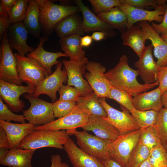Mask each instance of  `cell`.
<instances>
[{
  "label": "cell",
  "mask_w": 167,
  "mask_h": 167,
  "mask_svg": "<svg viewBox=\"0 0 167 167\" xmlns=\"http://www.w3.org/2000/svg\"><path fill=\"white\" fill-rule=\"evenodd\" d=\"M104 75L112 87L126 91L133 97L159 85L158 80L148 84L139 83L137 79L138 73L137 70L129 66L128 58L125 55L121 56L114 68L109 70Z\"/></svg>",
  "instance_id": "obj_1"
},
{
  "label": "cell",
  "mask_w": 167,
  "mask_h": 167,
  "mask_svg": "<svg viewBox=\"0 0 167 167\" xmlns=\"http://www.w3.org/2000/svg\"><path fill=\"white\" fill-rule=\"evenodd\" d=\"M69 135L65 130H34L22 140L19 148L34 150L45 147L63 149Z\"/></svg>",
  "instance_id": "obj_2"
},
{
  "label": "cell",
  "mask_w": 167,
  "mask_h": 167,
  "mask_svg": "<svg viewBox=\"0 0 167 167\" xmlns=\"http://www.w3.org/2000/svg\"><path fill=\"white\" fill-rule=\"evenodd\" d=\"M40 9V22L44 36L50 35L55 25L64 18L80 11L77 6L55 4L48 0H36Z\"/></svg>",
  "instance_id": "obj_3"
},
{
  "label": "cell",
  "mask_w": 167,
  "mask_h": 167,
  "mask_svg": "<svg viewBox=\"0 0 167 167\" xmlns=\"http://www.w3.org/2000/svg\"><path fill=\"white\" fill-rule=\"evenodd\" d=\"M66 131L69 135H75L79 148L85 152L100 161L110 158L109 148L111 141L90 134L84 130L78 131L74 129Z\"/></svg>",
  "instance_id": "obj_4"
},
{
  "label": "cell",
  "mask_w": 167,
  "mask_h": 167,
  "mask_svg": "<svg viewBox=\"0 0 167 167\" xmlns=\"http://www.w3.org/2000/svg\"><path fill=\"white\" fill-rule=\"evenodd\" d=\"M144 128L119 135L112 141L109 148L110 158L122 167H127L130 155L139 143L141 133Z\"/></svg>",
  "instance_id": "obj_5"
},
{
  "label": "cell",
  "mask_w": 167,
  "mask_h": 167,
  "mask_svg": "<svg viewBox=\"0 0 167 167\" xmlns=\"http://www.w3.org/2000/svg\"><path fill=\"white\" fill-rule=\"evenodd\" d=\"M30 104L27 109L23 110L26 120L36 126L45 125L55 120L53 103L47 102L35 96L33 94L25 93L23 95Z\"/></svg>",
  "instance_id": "obj_6"
},
{
  "label": "cell",
  "mask_w": 167,
  "mask_h": 167,
  "mask_svg": "<svg viewBox=\"0 0 167 167\" xmlns=\"http://www.w3.org/2000/svg\"><path fill=\"white\" fill-rule=\"evenodd\" d=\"M19 78L22 82L35 88L48 75L47 71L34 60L14 54Z\"/></svg>",
  "instance_id": "obj_7"
},
{
  "label": "cell",
  "mask_w": 167,
  "mask_h": 167,
  "mask_svg": "<svg viewBox=\"0 0 167 167\" xmlns=\"http://www.w3.org/2000/svg\"><path fill=\"white\" fill-rule=\"evenodd\" d=\"M0 46V80L18 85H22L17 69L14 54L9 45L6 30L1 38Z\"/></svg>",
  "instance_id": "obj_8"
},
{
  "label": "cell",
  "mask_w": 167,
  "mask_h": 167,
  "mask_svg": "<svg viewBox=\"0 0 167 167\" xmlns=\"http://www.w3.org/2000/svg\"><path fill=\"white\" fill-rule=\"evenodd\" d=\"M100 103L105 110L108 116L104 118L119 131V135L127 133L140 129L130 111L120 105L122 111L112 107L106 102V98L99 97Z\"/></svg>",
  "instance_id": "obj_9"
},
{
  "label": "cell",
  "mask_w": 167,
  "mask_h": 167,
  "mask_svg": "<svg viewBox=\"0 0 167 167\" xmlns=\"http://www.w3.org/2000/svg\"><path fill=\"white\" fill-rule=\"evenodd\" d=\"M88 62L85 57L77 60L63 59L62 61L67 74V85L77 88L80 92V96H87L93 92L88 81L83 77Z\"/></svg>",
  "instance_id": "obj_10"
},
{
  "label": "cell",
  "mask_w": 167,
  "mask_h": 167,
  "mask_svg": "<svg viewBox=\"0 0 167 167\" xmlns=\"http://www.w3.org/2000/svg\"><path fill=\"white\" fill-rule=\"evenodd\" d=\"M91 114L87 110L76 105L66 115L45 125L36 126L34 130H45L68 131L82 127L88 122Z\"/></svg>",
  "instance_id": "obj_11"
},
{
  "label": "cell",
  "mask_w": 167,
  "mask_h": 167,
  "mask_svg": "<svg viewBox=\"0 0 167 167\" xmlns=\"http://www.w3.org/2000/svg\"><path fill=\"white\" fill-rule=\"evenodd\" d=\"M88 72L84 76L99 97L109 98L111 86L104 75L106 68L99 62L90 61L85 66Z\"/></svg>",
  "instance_id": "obj_12"
},
{
  "label": "cell",
  "mask_w": 167,
  "mask_h": 167,
  "mask_svg": "<svg viewBox=\"0 0 167 167\" xmlns=\"http://www.w3.org/2000/svg\"><path fill=\"white\" fill-rule=\"evenodd\" d=\"M35 89L29 85H18L0 80V97L12 111L16 113L23 111L25 107L20 96L24 93L33 94Z\"/></svg>",
  "instance_id": "obj_13"
},
{
  "label": "cell",
  "mask_w": 167,
  "mask_h": 167,
  "mask_svg": "<svg viewBox=\"0 0 167 167\" xmlns=\"http://www.w3.org/2000/svg\"><path fill=\"white\" fill-rule=\"evenodd\" d=\"M117 7L127 17L126 28L136 22L142 21L161 22L167 9L166 4L157 6L153 11L137 8L126 4H120Z\"/></svg>",
  "instance_id": "obj_14"
},
{
  "label": "cell",
  "mask_w": 167,
  "mask_h": 167,
  "mask_svg": "<svg viewBox=\"0 0 167 167\" xmlns=\"http://www.w3.org/2000/svg\"><path fill=\"white\" fill-rule=\"evenodd\" d=\"M62 63L60 61L55 71L47 76L36 88L33 95L38 97L41 94L47 95L54 102L57 101L56 94L64 83L67 82V75L65 68L62 70Z\"/></svg>",
  "instance_id": "obj_15"
},
{
  "label": "cell",
  "mask_w": 167,
  "mask_h": 167,
  "mask_svg": "<svg viewBox=\"0 0 167 167\" xmlns=\"http://www.w3.org/2000/svg\"><path fill=\"white\" fill-rule=\"evenodd\" d=\"M75 3L81 12L84 32L99 31L104 33L106 36L113 38L117 35V32L110 25L99 18L86 6L81 0H76Z\"/></svg>",
  "instance_id": "obj_16"
},
{
  "label": "cell",
  "mask_w": 167,
  "mask_h": 167,
  "mask_svg": "<svg viewBox=\"0 0 167 167\" xmlns=\"http://www.w3.org/2000/svg\"><path fill=\"white\" fill-rule=\"evenodd\" d=\"M152 44L145 47L139 59L135 63L139 75L146 84L157 80V76L159 66L153 58Z\"/></svg>",
  "instance_id": "obj_17"
},
{
  "label": "cell",
  "mask_w": 167,
  "mask_h": 167,
  "mask_svg": "<svg viewBox=\"0 0 167 167\" xmlns=\"http://www.w3.org/2000/svg\"><path fill=\"white\" fill-rule=\"evenodd\" d=\"M137 25L142 29L146 39L150 40L154 48V54L160 66L167 65V42L152 28L148 22H139Z\"/></svg>",
  "instance_id": "obj_18"
},
{
  "label": "cell",
  "mask_w": 167,
  "mask_h": 167,
  "mask_svg": "<svg viewBox=\"0 0 167 167\" xmlns=\"http://www.w3.org/2000/svg\"><path fill=\"white\" fill-rule=\"evenodd\" d=\"M63 149L73 167H105L100 160L83 151L70 138L64 144Z\"/></svg>",
  "instance_id": "obj_19"
},
{
  "label": "cell",
  "mask_w": 167,
  "mask_h": 167,
  "mask_svg": "<svg viewBox=\"0 0 167 167\" xmlns=\"http://www.w3.org/2000/svg\"><path fill=\"white\" fill-rule=\"evenodd\" d=\"M6 30L8 41L12 50H16L19 54L25 56L35 49L27 43L28 32L23 22L12 24Z\"/></svg>",
  "instance_id": "obj_20"
},
{
  "label": "cell",
  "mask_w": 167,
  "mask_h": 167,
  "mask_svg": "<svg viewBox=\"0 0 167 167\" xmlns=\"http://www.w3.org/2000/svg\"><path fill=\"white\" fill-rule=\"evenodd\" d=\"M48 40V36H43L39 38V43L37 48L32 52L27 54V57L37 62L47 71L48 75L52 74V67L57 65L60 61L57 59L61 57H68L64 53L52 52L45 50L43 48L44 42Z\"/></svg>",
  "instance_id": "obj_21"
},
{
  "label": "cell",
  "mask_w": 167,
  "mask_h": 167,
  "mask_svg": "<svg viewBox=\"0 0 167 167\" xmlns=\"http://www.w3.org/2000/svg\"><path fill=\"white\" fill-rule=\"evenodd\" d=\"M84 130L91 131L101 138L113 141L119 135L118 130L104 117L90 115L87 123L81 127Z\"/></svg>",
  "instance_id": "obj_22"
},
{
  "label": "cell",
  "mask_w": 167,
  "mask_h": 167,
  "mask_svg": "<svg viewBox=\"0 0 167 167\" xmlns=\"http://www.w3.org/2000/svg\"><path fill=\"white\" fill-rule=\"evenodd\" d=\"M35 126L29 122L15 123L0 120V127L6 134L10 150L19 148L22 140L34 130Z\"/></svg>",
  "instance_id": "obj_23"
},
{
  "label": "cell",
  "mask_w": 167,
  "mask_h": 167,
  "mask_svg": "<svg viewBox=\"0 0 167 167\" xmlns=\"http://www.w3.org/2000/svg\"><path fill=\"white\" fill-rule=\"evenodd\" d=\"M162 94L159 86L151 91L140 93L133 98L134 107L139 111L153 109L159 112L164 106Z\"/></svg>",
  "instance_id": "obj_24"
},
{
  "label": "cell",
  "mask_w": 167,
  "mask_h": 167,
  "mask_svg": "<svg viewBox=\"0 0 167 167\" xmlns=\"http://www.w3.org/2000/svg\"><path fill=\"white\" fill-rule=\"evenodd\" d=\"M35 151L20 148L10 149L0 159V164L9 167H32L31 161Z\"/></svg>",
  "instance_id": "obj_25"
},
{
  "label": "cell",
  "mask_w": 167,
  "mask_h": 167,
  "mask_svg": "<svg viewBox=\"0 0 167 167\" xmlns=\"http://www.w3.org/2000/svg\"><path fill=\"white\" fill-rule=\"evenodd\" d=\"M123 44L130 47L140 58L145 48L146 40L142 29L134 24L121 33Z\"/></svg>",
  "instance_id": "obj_26"
},
{
  "label": "cell",
  "mask_w": 167,
  "mask_h": 167,
  "mask_svg": "<svg viewBox=\"0 0 167 167\" xmlns=\"http://www.w3.org/2000/svg\"><path fill=\"white\" fill-rule=\"evenodd\" d=\"M77 13L66 17L55 26L54 30L60 39L73 35H84L83 20Z\"/></svg>",
  "instance_id": "obj_27"
},
{
  "label": "cell",
  "mask_w": 167,
  "mask_h": 167,
  "mask_svg": "<svg viewBox=\"0 0 167 167\" xmlns=\"http://www.w3.org/2000/svg\"><path fill=\"white\" fill-rule=\"evenodd\" d=\"M23 23L28 33L36 38L41 37L40 9L36 0H29Z\"/></svg>",
  "instance_id": "obj_28"
},
{
  "label": "cell",
  "mask_w": 167,
  "mask_h": 167,
  "mask_svg": "<svg viewBox=\"0 0 167 167\" xmlns=\"http://www.w3.org/2000/svg\"><path fill=\"white\" fill-rule=\"evenodd\" d=\"M80 36L70 35L60 39L59 42L62 50L71 60H77L85 58V52L81 45Z\"/></svg>",
  "instance_id": "obj_29"
},
{
  "label": "cell",
  "mask_w": 167,
  "mask_h": 167,
  "mask_svg": "<svg viewBox=\"0 0 167 167\" xmlns=\"http://www.w3.org/2000/svg\"><path fill=\"white\" fill-rule=\"evenodd\" d=\"M97 16L121 33L126 29L127 17L118 7L112 8L108 12L98 14Z\"/></svg>",
  "instance_id": "obj_30"
},
{
  "label": "cell",
  "mask_w": 167,
  "mask_h": 167,
  "mask_svg": "<svg viewBox=\"0 0 167 167\" xmlns=\"http://www.w3.org/2000/svg\"><path fill=\"white\" fill-rule=\"evenodd\" d=\"M99 97L94 92L87 96H80L76 105L88 111L91 115L106 118L107 113L99 100Z\"/></svg>",
  "instance_id": "obj_31"
},
{
  "label": "cell",
  "mask_w": 167,
  "mask_h": 167,
  "mask_svg": "<svg viewBox=\"0 0 167 167\" xmlns=\"http://www.w3.org/2000/svg\"><path fill=\"white\" fill-rule=\"evenodd\" d=\"M130 113L135 122L140 128L155 126L159 114V112L153 109L139 111L135 108Z\"/></svg>",
  "instance_id": "obj_32"
},
{
  "label": "cell",
  "mask_w": 167,
  "mask_h": 167,
  "mask_svg": "<svg viewBox=\"0 0 167 167\" xmlns=\"http://www.w3.org/2000/svg\"><path fill=\"white\" fill-rule=\"evenodd\" d=\"M150 151L149 148L139 142L130 155L127 167H138L148 159Z\"/></svg>",
  "instance_id": "obj_33"
},
{
  "label": "cell",
  "mask_w": 167,
  "mask_h": 167,
  "mask_svg": "<svg viewBox=\"0 0 167 167\" xmlns=\"http://www.w3.org/2000/svg\"><path fill=\"white\" fill-rule=\"evenodd\" d=\"M139 142L151 150L154 147L162 144L155 126L144 128L140 135Z\"/></svg>",
  "instance_id": "obj_34"
},
{
  "label": "cell",
  "mask_w": 167,
  "mask_h": 167,
  "mask_svg": "<svg viewBox=\"0 0 167 167\" xmlns=\"http://www.w3.org/2000/svg\"><path fill=\"white\" fill-rule=\"evenodd\" d=\"M148 159L152 167H167V152L162 144L151 150Z\"/></svg>",
  "instance_id": "obj_35"
},
{
  "label": "cell",
  "mask_w": 167,
  "mask_h": 167,
  "mask_svg": "<svg viewBox=\"0 0 167 167\" xmlns=\"http://www.w3.org/2000/svg\"><path fill=\"white\" fill-rule=\"evenodd\" d=\"M109 98L115 100L130 112L134 109L132 96L126 91L117 89L111 86Z\"/></svg>",
  "instance_id": "obj_36"
},
{
  "label": "cell",
  "mask_w": 167,
  "mask_h": 167,
  "mask_svg": "<svg viewBox=\"0 0 167 167\" xmlns=\"http://www.w3.org/2000/svg\"><path fill=\"white\" fill-rule=\"evenodd\" d=\"M29 0H16L10 12L9 18L12 24L23 22L28 9Z\"/></svg>",
  "instance_id": "obj_37"
},
{
  "label": "cell",
  "mask_w": 167,
  "mask_h": 167,
  "mask_svg": "<svg viewBox=\"0 0 167 167\" xmlns=\"http://www.w3.org/2000/svg\"><path fill=\"white\" fill-rule=\"evenodd\" d=\"M162 145L167 144V108L164 107L159 112L155 126Z\"/></svg>",
  "instance_id": "obj_38"
},
{
  "label": "cell",
  "mask_w": 167,
  "mask_h": 167,
  "mask_svg": "<svg viewBox=\"0 0 167 167\" xmlns=\"http://www.w3.org/2000/svg\"><path fill=\"white\" fill-rule=\"evenodd\" d=\"M93 11L97 15L109 11L121 4L120 0H89Z\"/></svg>",
  "instance_id": "obj_39"
},
{
  "label": "cell",
  "mask_w": 167,
  "mask_h": 167,
  "mask_svg": "<svg viewBox=\"0 0 167 167\" xmlns=\"http://www.w3.org/2000/svg\"><path fill=\"white\" fill-rule=\"evenodd\" d=\"M0 120L10 122L11 121L25 123V119L23 114H17L12 112L7 105L0 98Z\"/></svg>",
  "instance_id": "obj_40"
},
{
  "label": "cell",
  "mask_w": 167,
  "mask_h": 167,
  "mask_svg": "<svg viewBox=\"0 0 167 167\" xmlns=\"http://www.w3.org/2000/svg\"><path fill=\"white\" fill-rule=\"evenodd\" d=\"M76 106V102L58 100L53 103V110L55 118H61L68 114Z\"/></svg>",
  "instance_id": "obj_41"
},
{
  "label": "cell",
  "mask_w": 167,
  "mask_h": 167,
  "mask_svg": "<svg viewBox=\"0 0 167 167\" xmlns=\"http://www.w3.org/2000/svg\"><path fill=\"white\" fill-rule=\"evenodd\" d=\"M60 97L58 100L70 102H76L81 94L80 91L76 88L69 85L61 86L58 91Z\"/></svg>",
  "instance_id": "obj_42"
},
{
  "label": "cell",
  "mask_w": 167,
  "mask_h": 167,
  "mask_svg": "<svg viewBox=\"0 0 167 167\" xmlns=\"http://www.w3.org/2000/svg\"><path fill=\"white\" fill-rule=\"evenodd\" d=\"M121 4H126L141 9L151 6L155 9L159 5L165 4L166 0H120Z\"/></svg>",
  "instance_id": "obj_43"
},
{
  "label": "cell",
  "mask_w": 167,
  "mask_h": 167,
  "mask_svg": "<svg viewBox=\"0 0 167 167\" xmlns=\"http://www.w3.org/2000/svg\"><path fill=\"white\" fill-rule=\"evenodd\" d=\"M157 77L163 93L167 92V65L159 66Z\"/></svg>",
  "instance_id": "obj_44"
},
{
  "label": "cell",
  "mask_w": 167,
  "mask_h": 167,
  "mask_svg": "<svg viewBox=\"0 0 167 167\" xmlns=\"http://www.w3.org/2000/svg\"><path fill=\"white\" fill-rule=\"evenodd\" d=\"M10 149L9 143L6 134L4 129L0 127V158Z\"/></svg>",
  "instance_id": "obj_45"
},
{
  "label": "cell",
  "mask_w": 167,
  "mask_h": 167,
  "mask_svg": "<svg viewBox=\"0 0 167 167\" xmlns=\"http://www.w3.org/2000/svg\"><path fill=\"white\" fill-rule=\"evenodd\" d=\"M153 29L161 36H167V9L162 21L160 24L152 23L151 25Z\"/></svg>",
  "instance_id": "obj_46"
},
{
  "label": "cell",
  "mask_w": 167,
  "mask_h": 167,
  "mask_svg": "<svg viewBox=\"0 0 167 167\" xmlns=\"http://www.w3.org/2000/svg\"><path fill=\"white\" fill-rule=\"evenodd\" d=\"M12 24L9 17L0 16V37L2 38L5 32Z\"/></svg>",
  "instance_id": "obj_47"
},
{
  "label": "cell",
  "mask_w": 167,
  "mask_h": 167,
  "mask_svg": "<svg viewBox=\"0 0 167 167\" xmlns=\"http://www.w3.org/2000/svg\"><path fill=\"white\" fill-rule=\"evenodd\" d=\"M50 167H70L66 163L63 162L59 154L53 155L51 157Z\"/></svg>",
  "instance_id": "obj_48"
},
{
  "label": "cell",
  "mask_w": 167,
  "mask_h": 167,
  "mask_svg": "<svg viewBox=\"0 0 167 167\" xmlns=\"http://www.w3.org/2000/svg\"><path fill=\"white\" fill-rule=\"evenodd\" d=\"M16 1V0H1L0 4L3 6L9 15L11 10Z\"/></svg>",
  "instance_id": "obj_49"
},
{
  "label": "cell",
  "mask_w": 167,
  "mask_h": 167,
  "mask_svg": "<svg viewBox=\"0 0 167 167\" xmlns=\"http://www.w3.org/2000/svg\"><path fill=\"white\" fill-rule=\"evenodd\" d=\"M101 161L105 167H122L118 163L111 158Z\"/></svg>",
  "instance_id": "obj_50"
},
{
  "label": "cell",
  "mask_w": 167,
  "mask_h": 167,
  "mask_svg": "<svg viewBox=\"0 0 167 167\" xmlns=\"http://www.w3.org/2000/svg\"><path fill=\"white\" fill-rule=\"evenodd\" d=\"M92 41V39L91 36L86 35L81 37V43L82 46L87 47L91 45Z\"/></svg>",
  "instance_id": "obj_51"
},
{
  "label": "cell",
  "mask_w": 167,
  "mask_h": 167,
  "mask_svg": "<svg viewBox=\"0 0 167 167\" xmlns=\"http://www.w3.org/2000/svg\"><path fill=\"white\" fill-rule=\"evenodd\" d=\"M106 36L104 33L100 31L94 32L91 36L92 39L96 41H100L104 39Z\"/></svg>",
  "instance_id": "obj_52"
},
{
  "label": "cell",
  "mask_w": 167,
  "mask_h": 167,
  "mask_svg": "<svg viewBox=\"0 0 167 167\" xmlns=\"http://www.w3.org/2000/svg\"><path fill=\"white\" fill-rule=\"evenodd\" d=\"M161 99L163 106L167 108V92L163 93Z\"/></svg>",
  "instance_id": "obj_53"
},
{
  "label": "cell",
  "mask_w": 167,
  "mask_h": 167,
  "mask_svg": "<svg viewBox=\"0 0 167 167\" xmlns=\"http://www.w3.org/2000/svg\"><path fill=\"white\" fill-rule=\"evenodd\" d=\"M138 167H152L150 164L148 159L143 162L142 164L140 165Z\"/></svg>",
  "instance_id": "obj_54"
},
{
  "label": "cell",
  "mask_w": 167,
  "mask_h": 167,
  "mask_svg": "<svg viewBox=\"0 0 167 167\" xmlns=\"http://www.w3.org/2000/svg\"><path fill=\"white\" fill-rule=\"evenodd\" d=\"M161 36L163 39L167 42V37L162 36Z\"/></svg>",
  "instance_id": "obj_55"
},
{
  "label": "cell",
  "mask_w": 167,
  "mask_h": 167,
  "mask_svg": "<svg viewBox=\"0 0 167 167\" xmlns=\"http://www.w3.org/2000/svg\"><path fill=\"white\" fill-rule=\"evenodd\" d=\"M167 152V144L165 146H164Z\"/></svg>",
  "instance_id": "obj_56"
},
{
  "label": "cell",
  "mask_w": 167,
  "mask_h": 167,
  "mask_svg": "<svg viewBox=\"0 0 167 167\" xmlns=\"http://www.w3.org/2000/svg\"><path fill=\"white\" fill-rule=\"evenodd\" d=\"M165 37H167V36H165Z\"/></svg>",
  "instance_id": "obj_57"
}]
</instances>
